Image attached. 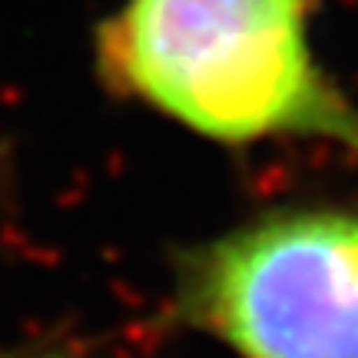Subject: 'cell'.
<instances>
[{"mask_svg": "<svg viewBox=\"0 0 358 358\" xmlns=\"http://www.w3.org/2000/svg\"><path fill=\"white\" fill-rule=\"evenodd\" d=\"M319 0H123L96 27L103 83L213 143L322 140L358 159V103L312 43Z\"/></svg>", "mask_w": 358, "mask_h": 358, "instance_id": "6da1fadb", "label": "cell"}, {"mask_svg": "<svg viewBox=\"0 0 358 358\" xmlns=\"http://www.w3.org/2000/svg\"><path fill=\"white\" fill-rule=\"evenodd\" d=\"M169 306L239 358H358V213L282 206L182 249Z\"/></svg>", "mask_w": 358, "mask_h": 358, "instance_id": "7a4b0ae2", "label": "cell"}, {"mask_svg": "<svg viewBox=\"0 0 358 358\" xmlns=\"http://www.w3.org/2000/svg\"><path fill=\"white\" fill-rule=\"evenodd\" d=\"M3 358H90V355L73 345H66V342H47V345H30L20 348V352H10Z\"/></svg>", "mask_w": 358, "mask_h": 358, "instance_id": "3957f363", "label": "cell"}]
</instances>
